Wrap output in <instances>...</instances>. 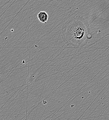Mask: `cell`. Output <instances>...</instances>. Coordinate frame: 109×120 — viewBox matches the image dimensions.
<instances>
[{"mask_svg": "<svg viewBox=\"0 0 109 120\" xmlns=\"http://www.w3.org/2000/svg\"><path fill=\"white\" fill-rule=\"evenodd\" d=\"M37 17L40 22L42 24H46L48 19V15L45 11L40 12Z\"/></svg>", "mask_w": 109, "mask_h": 120, "instance_id": "obj_2", "label": "cell"}, {"mask_svg": "<svg viewBox=\"0 0 109 120\" xmlns=\"http://www.w3.org/2000/svg\"><path fill=\"white\" fill-rule=\"evenodd\" d=\"M61 34L65 43L76 49L83 47L93 38L88 21L79 15L72 17L65 21Z\"/></svg>", "mask_w": 109, "mask_h": 120, "instance_id": "obj_1", "label": "cell"}]
</instances>
